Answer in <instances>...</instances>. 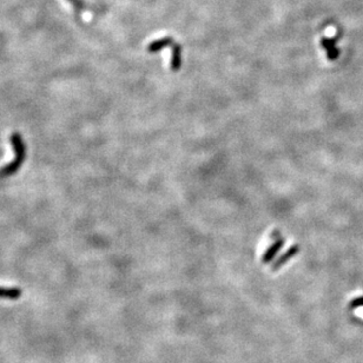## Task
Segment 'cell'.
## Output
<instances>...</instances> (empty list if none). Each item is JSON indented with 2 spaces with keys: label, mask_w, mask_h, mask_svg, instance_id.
Returning <instances> with one entry per match:
<instances>
[{
  "label": "cell",
  "mask_w": 363,
  "mask_h": 363,
  "mask_svg": "<svg viewBox=\"0 0 363 363\" xmlns=\"http://www.w3.org/2000/svg\"><path fill=\"white\" fill-rule=\"evenodd\" d=\"M24 160H25V157L16 156V159L12 160L10 164H7L6 166H4V168L0 169V178H5L16 174V172L20 169V166H22Z\"/></svg>",
  "instance_id": "6da1fadb"
},
{
  "label": "cell",
  "mask_w": 363,
  "mask_h": 363,
  "mask_svg": "<svg viewBox=\"0 0 363 363\" xmlns=\"http://www.w3.org/2000/svg\"><path fill=\"white\" fill-rule=\"evenodd\" d=\"M282 246H283V240L280 237L278 240L275 241L274 243H272L267 250H265L264 254H263L262 263H264V264H268V263H270L272 259L275 258V256L277 255L278 251L281 250Z\"/></svg>",
  "instance_id": "7a4b0ae2"
},
{
  "label": "cell",
  "mask_w": 363,
  "mask_h": 363,
  "mask_svg": "<svg viewBox=\"0 0 363 363\" xmlns=\"http://www.w3.org/2000/svg\"><path fill=\"white\" fill-rule=\"evenodd\" d=\"M298 251H299V247L298 246L290 247L289 249L287 250L282 256L278 257L277 261L274 263V265H272V271L278 270V269L282 267L283 264H286L287 262L290 261V259H291V257H294L296 255V254H298Z\"/></svg>",
  "instance_id": "3957f363"
},
{
  "label": "cell",
  "mask_w": 363,
  "mask_h": 363,
  "mask_svg": "<svg viewBox=\"0 0 363 363\" xmlns=\"http://www.w3.org/2000/svg\"><path fill=\"white\" fill-rule=\"evenodd\" d=\"M11 144L12 147H13L14 152H16V156H23L26 157V147H25V143H24V139L20 134L18 132H14V134L11 135Z\"/></svg>",
  "instance_id": "277c9868"
},
{
  "label": "cell",
  "mask_w": 363,
  "mask_h": 363,
  "mask_svg": "<svg viewBox=\"0 0 363 363\" xmlns=\"http://www.w3.org/2000/svg\"><path fill=\"white\" fill-rule=\"evenodd\" d=\"M321 45H322L323 47H325V50L327 51V56H328V58L330 60H335L337 59L338 54H340V52H338L337 47H336V39H329V38H323L322 40H321Z\"/></svg>",
  "instance_id": "5b68a950"
},
{
  "label": "cell",
  "mask_w": 363,
  "mask_h": 363,
  "mask_svg": "<svg viewBox=\"0 0 363 363\" xmlns=\"http://www.w3.org/2000/svg\"><path fill=\"white\" fill-rule=\"evenodd\" d=\"M182 65V48L178 44L172 45V57H171V70L178 71Z\"/></svg>",
  "instance_id": "8992f818"
},
{
  "label": "cell",
  "mask_w": 363,
  "mask_h": 363,
  "mask_svg": "<svg viewBox=\"0 0 363 363\" xmlns=\"http://www.w3.org/2000/svg\"><path fill=\"white\" fill-rule=\"evenodd\" d=\"M170 45H174V40H172L171 38L166 37V38L159 39V40L151 43L149 45V47H147V51H149L150 53H156V52H159V51L163 50L164 47L170 46Z\"/></svg>",
  "instance_id": "52a82bcc"
},
{
  "label": "cell",
  "mask_w": 363,
  "mask_h": 363,
  "mask_svg": "<svg viewBox=\"0 0 363 363\" xmlns=\"http://www.w3.org/2000/svg\"><path fill=\"white\" fill-rule=\"evenodd\" d=\"M22 296V290L19 288H2L0 287V298L18 299Z\"/></svg>",
  "instance_id": "ba28073f"
},
{
  "label": "cell",
  "mask_w": 363,
  "mask_h": 363,
  "mask_svg": "<svg viewBox=\"0 0 363 363\" xmlns=\"http://www.w3.org/2000/svg\"><path fill=\"white\" fill-rule=\"evenodd\" d=\"M69 1L73 5V7L75 8V10L81 11L83 8H85V2H84L83 0H69Z\"/></svg>",
  "instance_id": "9c48e42d"
},
{
  "label": "cell",
  "mask_w": 363,
  "mask_h": 363,
  "mask_svg": "<svg viewBox=\"0 0 363 363\" xmlns=\"http://www.w3.org/2000/svg\"><path fill=\"white\" fill-rule=\"evenodd\" d=\"M359 307H363V297H359L350 303V308H359Z\"/></svg>",
  "instance_id": "30bf717a"
}]
</instances>
